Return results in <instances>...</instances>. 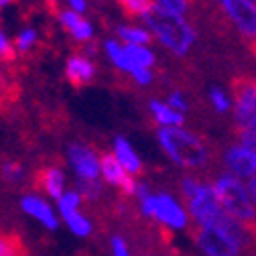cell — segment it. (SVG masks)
Returning a JSON list of instances; mask_svg holds the SVG:
<instances>
[{
	"instance_id": "19",
	"label": "cell",
	"mask_w": 256,
	"mask_h": 256,
	"mask_svg": "<svg viewBox=\"0 0 256 256\" xmlns=\"http://www.w3.org/2000/svg\"><path fill=\"white\" fill-rule=\"evenodd\" d=\"M116 37L124 45H144V47L150 45V41L154 39L144 24H118Z\"/></svg>"
},
{
	"instance_id": "36",
	"label": "cell",
	"mask_w": 256,
	"mask_h": 256,
	"mask_svg": "<svg viewBox=\"0 0 256 256\" xmlns=\"http://www.w3.org/2000/svg\"><path fill=\"white\" fill-rule=\"evenodd\" d=\"M14 2V0H0V8H4V6H10Z\"/></svg>"
},
{
	"instance_id": "24",
	"label": "cell",
	"mask_w": 256,
	"mask_h": 256,
	"mask_svg": "<svg viewBox=\"0 0 256 256\" xmlns=\"http://www.w3.org/2000/svg\"><path fill=\"white\" fill-rule=\"evenodd\" d=\"M116 2L124 10V14L134 18H144L154 8V0H116Z\"/></svg>"
},
{
	"instance_id": "35",
	"label": "cell",
	"mask_w": 256,
	"mask_h": 256,
	"mask_svg": "<svg viewBox=\"0 0 256 256\" xmlns=\"http://www.w3.org/2000/svg\"><path fill=\"white\" fill-rule=\"evenodd\" d=\"M248 183V191H250V196H252V202H254V206H256V177H252L250 181H246Z\"/></svg>"
},
{
	"instance_id": "5",
	"label": "cell",
	"mask_w": 256,
	"mask_h": 256,
	"mask_svg": "<svg viewBox=\"0 0 256 256\" xmlns=\"http://www.w3.org/2000/svg\"><path fill=\"white\" fill-rule=\"evenodd\" d=\"M136 198H138V206L144 218L154 220L167 230H189L191 218H189L185 204L173 198L169 191L152 194L146 183H138Z\"/></svg>"
},
{
	"instance_id": "31",
	"label": "cell",
	"mask_w": 256,
	"mask_h": 256,
	"mask_svg": "<svg viewBox=\"0 0 256 256\" xmlns=\"http://www.w3.org/2000/svg\"><path fill=\"white\" fill-rule=\"evenodd\" d=\"M82 194H78V191H66L63 194V198L59 200V210H78V206L82 204Z\"/></svg>"
},
{
	"instance_id": "14",
	"label": "cell",
	"mask_w": 256,
	"mask_h": 256,
	"mask_svg": "<svg viewBox=\"0 0 256 256\" xmlns=\"http://www.w3.org/2000/svg\"><path fill=\"white\" fill-rule=\"evenodd\" d=\"M57 18H59L61 26L66 28L78 43H90L94 39V26L84 14H80L72 8H63L57 12Z\"/></svg>"
},
{
	"instance_id": "4",
	"label": "cell",
	"mask_w": 256,
	"mask_h": 256,
	"mask_svg": "<svg viewBox=\"0 0 256 256\" xmlns=\"http://www.w3.org/2000/svg\"><path fill=\"white\" fill-rule=\"evenodd\" d=\"M198 250L204 256H242L248 234L240 222H230L226 226H189Z\"/></svg>"
},
{
	"instance_id": "6",
	"label": "cell",
	"mask_w": 256,
	"mask_h": 256,
	"mask_svg": "<svg viewBox=\"0 0 256 256\" xmlns=\"http://www.w3.org/2000/svg\"><path fill=\"white\" fill-rule=\"evenodd\" d=\"M216 196L230 218L240 222L242 226H250L256 222V206L252 202V196L248 191V183L228 171L220 173L212 181Z\"/></svg>"
},
{
	"instance_id": "26",
	"label": "cell",
	"mask_w": 256,
	"mask_h": 256,
	"mask_svg": "<svg viewBox=\"0 0 256 256\" xmlns=\"http://www.w3.org/2000/svg\"><path fill=\"white\" fill-rule=\"evenodd\" d=\"M78 191H82V198L88 202H98L104 196V185L100 183V179H80L78 183Z\"/></svg>"
},
{
	"instance_id": "7",
	"label": "cell",
	"mask_w": 256,
	"mask_h": 256,
	"mask_svg": "<svg viewBox=\"0 0 256 256\" xmlns=\"http://www.w3.org/2000/svg\"><path fill=\"white\" fill-rule=\"evenodd\" d=\"M218 4L244 39L256 41V0H218Z\"/></svg>"
},
{
	"instance_id": "21",
	"label": "cell",
	"mask_w": 256,
	"mask_h": 256,
	"mask_svg": "<svg viewBox=\"0 0 256 256\" xmlns=\"http://www.w3.org/2000/svg\"><path fill=\"white\" fill-rule=\"evenodd\" d=\"M28 246L16 230L0 228V256H28Z\"/></svg>"
},
{
	"instance_id": "20",
	"label": "cell",
	"mask_w": 256,
	"mask_h": 256,
	"mask_svg": "<svg viewBox=\"0 0 256 256\" xmlns=\"http://www.w3.org/2000/svg\"><path fill=\"white\" fill-rule=\"evenodd\" d=\"M26 179L24 165L14 156H0V181L10 187L22 185Z\"/></svg>"
},
{
	"instance_id": "8",
	"label": "cell",
	"mask_w": 256,
	"mask_h": 256,
	"mask_svg": "<svg viewBox=\"0 0 256 256\" xmlns=\"http://www.w3.org/2000/svg\"><path fill=\"white\" fill-rule=\"evenodd\" d=\"M232 118L238 132L256 130V82L246 80L236 86Z\"/></svg>"
},
{
	"instance_id": "10",
	"label": "cell",
	"mask_w": 256,
	"mask_h": 256,
	"mask_svg": "<svg viewBox=\"0 0 256 256\" xmlns=\"http://www.w3.org/2000/svg\"><path fill=\"white\" fill-rule=\"evenodd\" d=\"M28 185L35 191H43V194L51 196L53 200H61L66 194V175H63V167L61 163H43L39 165L33 173H30Z\"/></svg>"
},
{
	"instance_id": "1",
	"label": "cell",
	"mask_w": 256,
	"mask_h": 256,
	"mask_svg": "<svg viewBox=\"0 0 256 256\" xmlns=\"http://www.w3.org/2000/svg\"><path fill=\"white\" fill-rule=\"evenodd\" d=\"M179 194L196 226H226L234 222L224 212L212 181H202L198 177H181Z\"/></svg>"
},
{
	"instance_id": "25",
	"label": "cell",
	"mask_w": 256,
	"mask_h": 256,
	"mask_svg": "<svg viewBox=\"0 0 256 256\" xmlns=\"http://www.w3.org/2000/svg\"><path fill=\"white\" fill-rule=\"evenodd\" d=\"M61 216L66 218L68 226L72 228L74 234H78V236H82V238H84V236H90V232H92V224H90V220L84 218L78 210H63Z\"/></svg>"
},
{
	"instance_id": "23",
	"label": "cell",
	"mask_w": 256,
	"mask_h": 256,
	"mask_svg": "<svg viewBox=\"0 0 256 256\" xmlns=\"http://www.w3.org/2000/svg\"><path fill=\"white\" fill-rule=\"evenodd\" d=\"M124 47H126V53L130 55V59L136 68H148V70L154 68L156 55L150 47H144V45H124Z\"/></svg>"
},
{
	"instance_id": "22",
	"label": "cell",
	"mask_w": 256,
	"mask_h": 256,
	"mask_svg": "<svg viewBox=\"0 0 256 256\" xmlns=\"http://www.w3.org/2000/svg\"><path fill=\"white\" fill-rule=\"evenodd\" d=\"M208 100L214 112L218 114H232L234 108V94H230L226 88L222 86H212L208 92Z\"/></svg>"
},
{
	"instance_id": "12",
	"label": "cell",
	"mask_w": 256,
	"mask_h": 256,
	"mask_svg": "<svg viewBox=\"0 0 256 256\" xmlns=\"http://www.w3.org/2000/svg\"><path fill=\"white\" fill-rule=\"evenodd\" d=\"M68 158L78 173L80 179H98L100 175V161L98 154L94 152L86 142H72L68 146Z\"/></svg>"
},
{
	"instance_id": "37",
	"label": "cell",
	"mask_w": 256,
	"mask_h": 256,
	"mask_svg": "<svg viewBox=\"0 0 256 256\" xmlns=\"http://www.w3.org/2000/svg\"><path fill=\"white\" fill-rule=\"evenodd\" d=\"M2 110H4V98L0 96V112H2Z\"/></svg>"
},
{
	"instance_id": "3",
	"label": "cell",
	"mask_w": 256,
	"mask_h": 256,
	"mask_svg": "<svg viewBox=\"0 0 256 256\" xmlns=\"http://www.w3.org/2000/svg\"><path fill=\"white\" fill-rule=\"evenodd\" d=\"M142 22L152 33L154 41H158L175 57H185L198 41V30L185 16L169 14L156 6L142 18Z\"/></svg>"
},
{
	"instance_id": "29",
	"label": "cell",
	"mask_w": 256,
	"mask_h": 256,
	"mask_svg": "<svg viewBox=\"0 0 256 256\" xmlns=\"http://www.w3.org/2000/svg\"><path fill=\"white\" fill-rule=\"evenodd\" d=\"M16 57H18V51H16L14 43L2 33V28H0V61L12 63V61H16Z\"/></svg>"
},
{
	"instance_id": "16",
	"label": "cell",
	"mask_w": 256,
	"mask_h": 256,
	"mask_svg": "<svg viewBox=\"0 0 256 256\" xmlns=\"http://www.w3.org/2000/svg\"><path fill=\"white\" fill-rule=\"evenodd\" d=\"M148 114L158 124V128H171V126H183L185 124V114L173 110L167 102L161 100H150L148 102Z\"/></svg>"
},
{
	"instance_id": "17",
	"label": "cell",
	"mask_w": 256,
	"mask_h": 256,
	"mask_svg": "<svg viewBox=\"0 0 256 256\" xmlns=\"http://www.w3.org/2000/svg\"><path fill=\"white\" fill-rule=\"evenodd\" d=\"M20 208H22V212H26L28 216H33V218H37L41 224H45L49 230H55V228H57V218H55L53 210H51L41 198H37V196H22V198H20Z\"/></svg>"
},
{
	"instance_id": "15",
	"label": "cell",
	"mask_w": 256,
	"mask_h": 256,
	"mask_svg": "<svg viewBox=\"0 0 256 256\" xmlns=\"http://www.w3.org/2000/svg\"><path fill=\"white\" fill-rule=\"evenodd\" d=\"M114 154L118 156V161L122 163V167H124L128 173H130L132 177L144 173V167H142L140 156L136 154V150L130 146V142H128L124 136H116V138H114Z\"/></svg>"
},
{
	"instance_id": "9",
	"label": "cell",
	"mask_w": 256,
	"mask_h": 256,
	"mask_svg": "<svg viewBox=\"0 0 256 256\" xmlns=\"http://www.w3.org/2000/svg\"><path fill=\"white\" fill-rule=\"evenodd\" d=\"M100 169H102V175L106 179V183L114 185L118 191H120V196L124 198H132L136 196V187L138 183L134 181V177L128 173L122 163L118 161V156L106 148L100 150Z\"/></svg>"
},
{
	"instance_id": "2",
	"label": "cell",
	"mask_w": 256,
	"mask_h": 256,
	"mask_svg": "<svg viewBox=\"0 0 256 256\" xmlns=\"http://www.w3.org/2000/svg\"><path fill=\"white\" fill-rule=\"evenodd\" d=\"M158 144L165 150L171 161L189 171L204 169L210 161V146L208 142L194 130H187L183 126L158 128L156 132Z\"/></svg>"
},
{
	"instance_id": "34",
	"label": "cell",
	"mask_w": 256,
	"mask_h": 256,
	"mask_svg": "<svg viewBox=\"0 0 256 256\" xmlns=\"http://www.w3.org/2000/svg\"><path fill=\"white\" fill-rule=\"evenodd\" d=\"M66 4H68V8H72V10L80 12V14H84L88 10V2H86V0H66Z\"/></svg>"
},
{
	"instance_id": "33",
	"label": "cell",
	"mask_w": 256,
	"mask_h": 256,
	"mask_svg": "<svg viewBox=\"0 0 256 256\" xmlns=\"http://www.w3.org/2000/svg\"><path fill=\"white\" fill-rule=\"evenodd\" d=\"M238 140L248 144V146H252V148H256V130H242V132H238Z\"/></svg>"
},
{
	"instance_id": "11",
	"label": "cell",
	"mask_w": 256,
	"mask_h": 256,
	"mask_svg": "<svg viewBox=\"0 0 256 256\" xmlns=\"http://www.w3.org/2000/svg\"><path fill=\"white\" fill-rule=\"evenodd\" d=\"M224 169L244 181H250L256 177V148L240 140L230 144L224 150Z\"/></svg>"
},
{
	"instance_id": "28",
	"label": "cell",
	"mask_w": 256,
	"mask_h": 256,
	"mask_svg": "<svg viewBox=\"0 0 256 256\" xmlns=\"http://www.w3.org/2000/svg\"><path fill=\"white\" fill-rule=\"evenodd\" d=\"M154 6L169 12V14L185 16L189 10V0H154Z\"/></svg>"
},
{
	"instance_id": "30",
	"label": "cell",
	"mask_w": 256,
	"mask_h": 256,
	"mask_svg": "<svg viewBox=\"0 0 256 256\" xmlns=\"http://www.w3.org/2000/svg\"><path fill=\"white\" fill-rule=\"evenodd\" d=\"M165 102H167L173 110H177V112H181V114H185V112L189 110V100H187V96H185L181 90H173V92H169Z\"/></svg>"
},
{
	"instance_id": "32",
	"label": "cell",
	"mask_w": 256,
	"mask_h": 256,
	"mask_svg": "<svg viewBox=\"0 0 256 256\" xmlns=\"http://www.w3.org/2000/svg\"><path fill=\"white\" fill-rule=\"evenodd\" d=\"M110 248H112V256H130V250L126 246V240L120 234H114L110 238Z\"/></svg>"
},
{
	"instance_id": "13",
	"label": "cell",
	"mask_w": 256,
	"mask_h": 256,
	"mask_svg": "<svg viewBox=\"0 0 256 256\" xmlns=\"http://www.w3.org/2000/svg\"><path fill=\"white\" fill-rule=\"evenodd\" d=\"M96 63L86 53H74L66 61V80L72 88L82 90L96 80Z\"/></svg>"
},
{
	"instance_id": "18",
	"label": "cell",
	"mask_w": 256,
	"mask_h": 256,
	"mask_svg": "<svg viewBox=\"0 0 256 256\" xmlns=\"http://www.w3.org/2000/svg\"><path fill=\"white\" fill-rule=\"evenodd\" d=\"M104 49H106V55H108V59L112 61V66H114L116 70H120V72H124V74H128V76H132V74L138 70L134 63H132L130 55L126 53L124 43H120V41H116V39H108V41L104 43Z\"/></svg>"
},
{
	"instance_id": "27",
	"label": "cell",
	"mask_w": 256,
	"mask_h": 256,
	"mask_svg": "<svg viewBox=\"0 0 256 256\" xmlns=\"http://www.w3.org/2000/svg\"><path fill=\"white\" fill-rule=\"evenodd\" d=\"M37 41H39V33H37V28H33V26H26V28H22L20 33L16 35V39H14V47H16V51L18 53H28V51H33L35 49V45H37Z\"/></svg>"
}]
</instances>
